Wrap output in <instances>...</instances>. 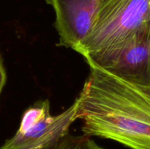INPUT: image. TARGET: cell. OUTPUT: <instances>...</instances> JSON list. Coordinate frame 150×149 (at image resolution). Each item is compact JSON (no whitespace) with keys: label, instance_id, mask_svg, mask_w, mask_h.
<instances>
[{"label":"cell","instance_id":"1","mask_svg":"<svg viewBox=\"0 0 150 149\" xmlns=\"http://www.w3.org/2000/svg\"><path fill=\"white\" fill-rule=\"evenodd\" d=\"M76 99L83 135L114 140L130 149H150V87L90 66Z\"/></svg>","mask_w":150,"mask_h":149},{"label":"cell","instance_id":"2","mask_svg":"<svg viewBox=\"0 0 150 149\" xmlns=\"http://www.w3.org/2000/svg\"><path fill=\"white\" fill-rule=\"evenodd\" d=\"M150 21V0H101L89 35L76 52L83 57L118 45Z\"/></svg>","mask_w":150,"mask_h":149},{"label":"cell","instance_id":"3","mask_svg":"<svg viewBox=\"0 0 150 149\" xmlns=\"http://www.w3.org/2000/svg\"><path fill=\"white\" fill-rule=\"evenodd\" d=\"M84 58L127 83L150 87V21L118 45Z\"/></svg>","mask_w":150,"mask_h":149},{"label":"cell","instance_id":"4","mask_svg":"<svg viewBox=\"0 0 150 149\" xmlns=\"http://www.w3.org/2000/svg\"><path fill=\"white\" fill-rule=\"evenodd\" d=\"M77 99L69 108L51 115L48 99L40 100L25 110L14 136L0 149H40L59 141L69 134L71 124L78 119Z\"/></svg>","mask_w":150,"mask_h":149},{"label":"cell","instance_id":"5","mask_svg":"<svg viewBox=\"0 0 150 149\" xmlns=\"http://www.w3.org/2000/svg\"><path fill=\"white\" fill-rule=\"evenodd\" d=\"M55 12V27L62 46L75 51L93 26L101 0H45Z\"/></svg>","mask_w":150,"mask_h":149},{"label":"cell","instance_id":"6","mask_svg":"<svg viewBox=\"0 0 150 149\" xmlns=\"http://www.w3.org/2000/svg\"><path fill=\"white\" fill-rule=\"evenodd\" d=\"M88 137L73 136L68 134L59 141L40 149H84Z\"/></svg>","mask_w":150,"mask_h":149},{"label":"cell","instance_id":"7","mask_svg":"<svg viewBox=\"0 0 150 149\" xmlns=\"http://www.w3.org/2000/svg\"><path fill=\"white\" fill-rule=\"evenodd\" d=\"M6 82V72L4 69V64H3L2 58L0 55V93L2 91L3 87Z\"/></svg>","mask_w":150,"mask_h":149}]
</instances>
